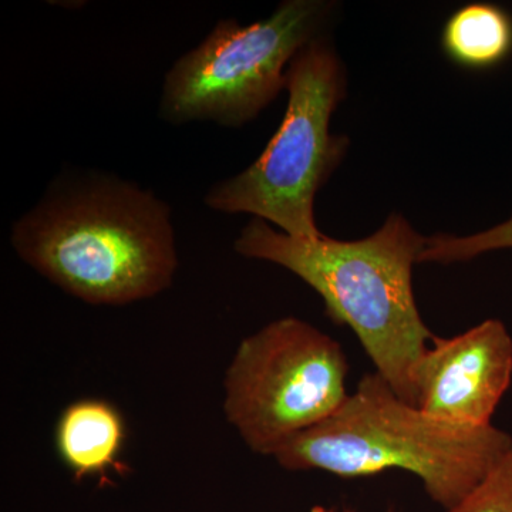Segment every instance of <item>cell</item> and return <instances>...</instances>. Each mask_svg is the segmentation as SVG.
Masks as SVG:
<instances>
[{"mask_svg":"<svg viewBox=\"0 0 512 512\" xmlns=\"http://www.w3.org/2000/svg\"><path fill=\"white\" fill-rule=\"evenodd\" d=\"M124 437L123 417L113 404L80 400L67 406L60 416L56 446L74 480L100 477L101 484H109L110 470L123 473L119 456Z\"/></svg>","mask_w":512,"mask_h":512,"instance_id":"8","label":"cell"},{"mask_svg":"<svg viewBox=\"0 0 512 512\" xmlns=\"http://www.w3.org/2000/svg\"><path fill=\"white\" fill-rule=\"evenodd\" d=\"M311 512H355V511H352V510L338 511V510H332V508L320 507V505H315V507H312Z\"/></svg>","mask_w":512,"mask_h":512,"instance_id":"12","label":"cell"},{"mask_svg":"<svg viewBox=\"0 0 512 512\" xmlns=\"http://www.w3.org/2000/svg\"><path fill=\"white\" fill-rule=\"evenodd\" d=\"M512 380V338L487 319L453 338L434 336L414 372L416 406L463 426H490Z\"/></svg>","mask_w":512,"mask_h":512,"instance_id":"7","label":"cell"},{"mask_svg":"<svg viewBox=\"0 0 512 512\" xmlns=\"http://www.w3.org/2000/svg\"><path fill=\"white\" fill-rule=\"evenodd\" d=\"M288 106L261 156L242 173L212 185L204 204L222 214H251L298 239H316L315 201L338 170L350 141L330 133L348 94V73L329 35L303 46L286 69Z\"/></svg>","mask_w":512,"mask_h":512,"instance_id":"4","label":"cell"},{"mask_svg":"<svg viewBox=\"0 0 512 512\" xmlns=\"http://www.w3.org/2000/svg\"><path fill=\"white\" fill-rule=\"evenodd\" d=\"M387 512H394V511L390 510V511H387Z\"/></svg>","mask_w":512,"mask_h":512,"instance_id":"13","label":"cell"},{"mask_svg":"<svg viewBox=\"0 0 512 512\" xmlns=\"http://www.w3.org/2000/svg\"><path fill=\"white\" fill-rule=\"evenodd\" d=\"M10 242L37 274L90 305L154 298L178 271L170 205L97 171L57 177L13 224Z\"/></svg>","mask_w":512,"mask_h":512,"instance_id":"1","label":"cell"},{"mask_svg":"<svg viewBox=\"0 0 512 512\" xmlns=\"http://www.w3.org/2000/svg\"><path fill=\"white\" fill-rule=\"evenodd\" d=\"M501 249H512V215L487 231L466 237L451 234L427 237L420 264H460Z\"/></svg>","mask_w":512,"mask_h":512,"instance_id":"10","label":"cell"},{"mask_svg":"<svg viewBox=\"0 0 512 512\" xmlns=\"http://www.w3.org/2000/svg\"><path fill=\"white\" fill-rule=\"evenodd\" d=\"M511 443V434L493 424L463 426L423 412L375 372L363 376L338 412L293 437L274 458L289 471L340 478L404 470L450 511L483 483Z\"/></svg>","mask_w":512,"mask_h":512,"instance_id":"3","label":"cell"},{"mask_svg":"<svg viewBox=\"0 0 512 512\" xmlns=\"http://www.w3.org/2000/svg\"><path fill=\"white\" fill-rule=\"evenodd\" d=\"M338 8L330 0H284L251 25L218 20L200 45L165 74L161 119L174 126L251 123L286 89V69L296 53L329 35Z\"/></svg>","mask_w":512,"mask_h":512,"instance_id":"5","label":"cell"},{"mask_svg":"<svg viewBox=\"0 0 512 512\" xmlns=\"http://www.w3.org/2000/svg\"><path fill=\"white\" fill-rule=\"evenodd\" d=\"M348 375L338 340L286 316L239 343L225 373L222 409L251 451L274 457L338 412L350 396Z\"/></svg>","mask_w":512,"mask_h":512,"instance_id":"6","label":"cell"},{"mask_svg":"<svg viewBox=\"0 0 512 512\" xmlns=\"http://www.w3.org/2000/svg\"><path fill=\"white\" fill-rule=\"evenodd\" d=\"M444 512H512V443L483 483L463 503Z\"/></svg>","mask_w":512,"mask_h":512,"instance_id":"11","label":"cell"},{"mask_svg":"<svg viewBox=\"0 0 512 512\" xmlns=\"http://www.w3.org/2000/svg\"><path fill=\"white\" fill-rule=\"evenodd\" d=\"M441 49L464 69H493L512 53V16L493 3L463 6L444 25Z\"/></svg>","mask_w":512,"mask_h":512,"instance_id":"9","label":"cell"},{"mask_svg":"<svg viewBox=\"0 0 512 512\" xmlns=\"http://www.w3.org/2000/svg\"><path fill=\"white\" fill-rule=\"evenodd\" d=\"M427 237L402 214L357 241L298 239L252 218L234 249L248 259L282 266L318 292L326 315L353 330L394 393L416 406L414 372L434 335L421 319L413 291Z\"/></svg>","mask_w":512,"mask_h":512,"instance_id":"2","label":"cell"}]
</instances>
